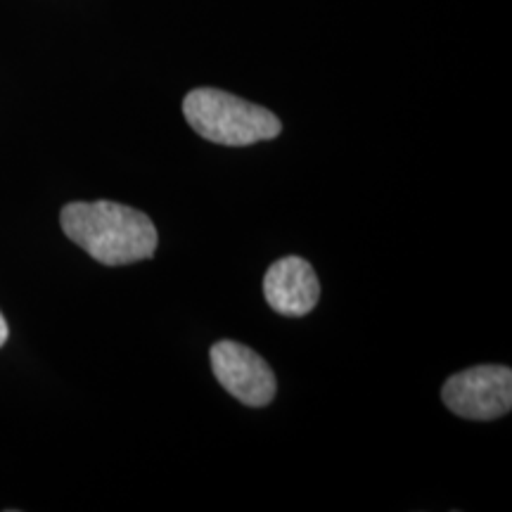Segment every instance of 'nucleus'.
<instances>
[{
    "mask_svg": "<svg viewBox=\"0 0 512 512\" xmlns=\"http://www.w3.org/2000/svg\"><path fill=\"white\" fill-rule=\"evenodd\" d=\"M266 302L275 313L302 318L316 309L320 285L316 271L302 256H285L275 261L264 275Z\"/></svg>",
    "mask_w": 512,
    "mask_h": 512,
    "instance_id": "nucleus-5",
    "label": "nucleus"
},
{
    "mask_svg": "<svg viewBox=\"0 0 512 512\" xmlns=\"http://www.w3.org/2000/svg\"><path fill=\"white\" fill-rule=\"evenodd\" d=\"M8 337H10V330H8V323H5V318H3V313H0V347H3L5 342H8Z\"/></svg>",
    "mask_w": 512,
    "mask_h": 512,
    "instance_id": "nucleus-6",
    "label": "nucleus"
},
{
    "mask_svg": "<svg viewBox=\"0 0 512 512\" xmlns=\"http://www.w3.org/2000/svg\"><path fill=\"white\" fill-rule=\"evenodd\" d=\"M211 370L228 394L252 408L268 406L278 389L273 370L264 358L230 339L211 347Z\"/></svg>",
    "mask_w": 512,
    "mask_h": 512,
    "instance_id": "nucleus-4",
    "label": "nucleus"
},
{
    "mask_svg": "<svg viewBox=\"0 0 512 512\" xmlns=\"http://www.w3.org/2000/svg\"><path fill=\"white\" fill-rule=\"evenodd\" d=\"M64 235L105 266H128L155 254L159 235L143 211L117 202H72L62 209Z\"/></svg>",
    "mask_w": 512,
    "mask_h": 512,
    "instance_id": "nucleus-1",
    "label": "nucleus"
},
{
    "mask_svg": "<svg viewBox=\"0 0 512 512\" xmlns=\"http://www.w3.org/2000/svg\"><path fill=\"white\" fill-rule=\"evenodd\" d=\"M441 399L465 420H496L510 413L512 373L505 366H477L448 377Z\"/></svg>",
    "mask_w": 512,
    "mask_h": 512,
    "instance_id": "nucleus-3",
    "label": "nucleus"
},
{
    "mask_svg": "<svg viewBox=\"0 0 512 512\" xmlns=\"http://www.w3.org/2000/svg\"><path fill=\"white\" fill-rule=\"evenodd\" d=\"M183 114L202 138L228 147L261 143L283 131V124L273 112L219 88H197L185 95Z\"/></svg>",
    "mask_w": 512,
    "mask_h": 512,
    "instance_id": "nucleus-2",
    "label": "nucleus"
}]
</instances>
